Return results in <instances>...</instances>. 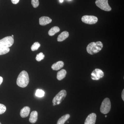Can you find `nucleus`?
I'll return each instance as SVG.
<instances>
[{
  "label": "nucleus",
  "mask_w": 124,
  "mask_h": 124,
  "mask_svg": "<svg viewBox=\"0 0 124 124\" xmlns=\"http://www.w3.org/2000/svg\"><path fill=\"white\" fill-rule=\"evenodd\" d=\"M104 72L101 69H96L91 74V78L93 80H99L104 76Z\"/></svg>",
  "instance_id": "8"
},
{
  "label": "nucleus",
  "mask_w": 124,
  "mask_h": 124,
  "mask_svg": "<svg viewBox=\"0 0 124 124\" xmlns=\"http://www.w3.org/2000/svg\"></svg>",
  "instance_id": "30"
},
{
  "label": "nucleus",
  "mask_w": 124,
  "mask_h": 124,
  "mask_svg": "<svg viewBox=\"0 0 124 124\" xmlns=\"http://www.w3.org/2000/svg\"><path fill=\"white\" fill-rule=\"evenodd\" d=\"M6 110V108L4 104L0 103V115L3 114Z\"/></svg>",
  "instance_id": "21"
},
{
  "label": "nucleus",
  "mask_w": 124,
  "mask_h": 124,
  "mask_svg": "<svg viewBox=\"0 0 124 124\" xmlns=\"http://www.w3.org/2000/svg\"><path fill=\"white\" fill-rule=\"evenodd\" d=\"M103 45L100 41L92 42L89 44L86 47V51L90 54L97 53L101 50Z\"/></svg>",
  "instance_id": "3"
},
{
  "label": "nucleus",
  "mask_w": 124,
  "mask_h": 124,
  "mask_svg": "<svg viewBox=\"0 0 124 124\" xmlns=\"http://www.w3.org/2000/svg\"><path fill=\"white\" fill-rule=\"evenodd\" d=\"M45 55L42 53H40L37 54L36 59L38 62H40L41 60L44 59L45 58Z\"/></svg>",
  "instance_id": "20"
},
{
  "label": "nucleus",
  "mask_w": 124,
  "mask_h": 124,
  "mask_svg": "<svg viewBox=\"0 0 124 124\" xmlns=\"http://www.w3.org/2000/svg\"><path fill=\"white\" fill-rule=\"evenodd\" d=\"M67 95V92L64 90H61L54 98L53 100V104L55 105L60 104L63 101Z\"/></svg>",
  "instance_id": "5"
},
{
  "label": "nucleus",
  "mask_w": 124,
  "mask_h": 124,
  "mask_svg": "<svg viewBox=\"0 0 124 124\" xmlns=\"http://www.w3.org/2000/svg\"><path fill=\"white\" fill-rule=\"evenodd\" d=\"M69 36V32L67 31H64L58 36L57 41L58 42H62L68 38Z\"/></svg>",
  "instance_id": "14"
},
{
  "label": "nucleus",
  "mask_w": 124,
  "mask_h": 124,
  "mask_svg": "<svg viewBox=\"0 0 124 124\" xmlns=\"http://www.w3.org/2000/svg\"><path fill=\"white\" fill-rule=\"evenodd\" d=\"M70 115L69 114H66L62 116L58 120L57 124H64L65 122L69 119Z\"/></svg>",
  "instance_id": "16"
},
{
  "label": "nucleus",
  "mask_w": 124,
  "mask_h": 124,
  "mask_svg": "<svg viewBox=\"0 0 124 124\" xmlns=\"http://www.w3.org/2000/svg\"><path fill=\"white\" fill-rule=\"evenodd\" d=\"M59 1H60V2L61 3H62L63 1V0H59Z\"/></svg>",
  "instance_id": "26"
},
{
  "label": "nucleus",
  "mask_w": 124,
  "mask_h": 124,
  "mask_svg": "<svg viewBox=\"0 0 124 124\" xmlns=\"http://www.w3.org/2000/svg\"><path fill=\"white\" fill-rule=\"evenodd\" d=\"M38 112L37 111H34L32 112L29 117V122L31 124L35 123L38 119Z\"/></svg>",
  "instance_id": "12"
},
{
  "label": "nucleus",
  "mask_w": 124,
  "mask_h": 124,
  "mask_svg": "<svg viewBox=\"0 0 124 124\" xmlns=\"http://www.w3.org/2000/svg\"><path fill=\"white\" fill-rule=\"evenodd\" d=\"M81 20L85 23L92 24L97 22L98 19L97 17L93 16L85 15L81 18Z\"/></svg>",
  "instance_id": "7"
},
{
  "label": "nucleus",
  "mask_w": 124,
  "mask_h": 124,
  "mask_svg": "<svg viewBox=\"0 0 124 124\" xmlns=\"http://www.w3.org/2000/svg\"><path fill=\"white\" fill-rule=\"evenodd\" d=\"M111 103L110 99L108 98L104 99L102 102L100 107V112L103 114H106L110 110Z\"/></svg>",
  "instance_id": "4"
},
{
  "label": "nucleus",
  "mask_w": 124,
  "mask_h": 124,
  "mask_svg": "<svg viewBox=\"0 0 124 124\" xmlns=\"http://www.w3.org/2000/svg\"><path fill=\"white\" fill-rule=\"evenodd\" d=\"M40 46V43L38 42H35L33 43L31 47V49L32 51H35L37 50Z\"/></svg>",
  "instance_id": "18"
},
{
  "label": "nucleus",
  "mask_w": 124,
  "mask_h": 124,
  "mask_svg": "<svg viewBox=\"0 0 124 124\" xmlns=\"http://www.w3.org/2000/svg\"><path fill=\"white\" fill-rule=\"evenodd\" d=\"M60 31V28L57 26L53 27L48 31V35L50 36H53Z\"/></svg>",
  "instance_id": "17"
},
{
  "label": "nucleus",
  "mask_w": 124,
  "mask_h": 124,
  "mask_svg": "<svg viewBox=\"0 0 124 124\" xmlns=\"http://www.w3.org/2000/svg\"><path fill=\"white\" fill-rule=\"evenodd\" d=\"M64 65V62L62 61H59L53 64L51 66V68L54 70H58L63 67Z\"/></svg>",
  "instance_id": "13"
},
{
  "label": "nucleus",
  "mask_w": 124,
  "mask_h": 124,
  "mask_svg": "<svg viewBox=\"0 0 124 124\" xmlns=\"http://www.w3.org/2000/svg\"><path fill=\"white\" fill-rule=\"evenodd\" d=\"M14 43V38L7 36L0 40V55L8 53L10 51L9 47Z\"/></svg>",
  "instance_id": "1"
},
{
  "label": "nucleus",
  "mask_w": 124,
  "mask_h": 124,
  "mask_svg": "<svg viewBox=\"0 0 124 124\" xmlns=\"http://www.w3.org/2000/svg\"><path fill=\"white\" fill-rule=\"evenodd\" d=\"M52 22V19L46 16H42L39 19V23L41 26H45L50 23Z\"/></svg>",
  "instance_id": "10"
},
{
  "label": "nucleus",
  "mask_w": 124,
  "mask_h": 124,
  "mask_svg": "<svg viewBox=\"0 0 124 124\" xmlns=\"http://www.w3.org/2000/svg\"><path fill=\"white\" fill-rule=\"evenodd\" d=\"M31 108L29 107H24L21 110L20 112V115L23 118L27 117L30 113Z\"/></svg>",
  "instance_id": "11"
},
{
  "label": "nucleus",
  "mask_w": 124,
  "mask_h": 124,
  "mask_svg": "<svg viewBox=\"0 0 124 124\" xmlns=\"http://www.w3.org/2000/svg\"><path fill=\"white\" fill-rule=\"evenodd\" d=\"M12 37H13V38H14V35H12Z\"/></svg>",
  "instance_id": "27"
},
{
  "label": "nucleus",
  "mask_w": 124,
  "mask_h": 124,
  "mask_svg": "<svg viewBox=\"0 0 124 124\" xmlns=\"http://www.w3.org/2000/svg\"><path fill=\"white\" fill-rule=\"evenodd\" d=\"M105 117H107V116H105Z\"/></svg>",
  "instance_id": "28"
},
{
  "label": "nucleus",
  "mask_w": 124,
  "mask_h": 124,
  "mask_svg": "<svg viewBox=\"0 0 124 124\" xmlns=\"http://www.w3.org/2000/svg\"><path fill=\"white\" fill-rule=\"evenodd\" d=\"M11 1L14 4H17L19 2V0H11Z\"/></svg>",
  "instance_id": "23"
},
{
  "label": "nucleus",
  "mask_w": 124,
  "mask_h": 124,
  "mask_svg": "<svg viewBox=\"0 0 124 124\" xmlns=\"http://www.w3.org/2000/svg\"><path fill=\"white\" fill-rule=\"evenodd\" d=\"M3 79L2 77L0 76V85L1 84L2 82H3Z\"/></svg>",
  "instance_id": "25"
},
{
  "label": "nucleus",
  "mask_w": 124,
  "mask_h": 124,
  "mask_svg": "<svg viewBox=\"0 0 124 124\" xmlns=\"http://www.w3.org/2000/svg\"><path fill=\"white\" fill-rule=\"evenodd\" d=\"M45 92L42 90L37 89L36 91L35 95L37 97H42L45 95Z\"/></svg>",
  "instance_id": "19"
},
{
  "label": "nucleus",
  "mask_w": 124,
  "mask_h": 124,
  "mask_svg": "<svg viewBox=\"0 0 124 124\" xmlns=\"http://www.w3.org/2000/svg\"><path fill=\"white\" fill-rule=\"evenodd\" d=\"M67 71L64 69H62L58 72L57 73V78L59 80H61L66 77Z\"/></svg>",
  "instance_id": "15"
},
{
  "label": "nucleus",
  "mask_w": 124,
  "mask_h": 124,
  "mask_svg": "<svg viewBox=\"0 0 124 124\" xmlns=\"http://www.w3.org/2000/svg\"><path fill=\"white\" fill-rule=\"evenodd\" d=\"M28 73L26 71H23L19 75L17 80V84L21 88L26 87L29 83Z\"/></svg>",
  "instance_id": "2"
},
{
  "label": "nucleus",
  "mask_w": 124,
  "mask_h": 124,
  "mask_svg": "<svg viewBox=\"0 0 124 124\" xmlns=\"http://www.w3.org/2000/svg\"><path fill=\"white\" fill-rule=\"evenodd\" d=\"M31 4L34 8H37L39 5V0H31Z\"/></svg>",
  "instance_id": "22"
},
{
  "label": "nucleus",
  "mask_w": 124,
  "mask_h": 124,
  "mask_svg": "<svg viewBox=\"0 0 124 124\" xmlns=\"http://www.w3.org/2000/svg\"><path fill=\"white\" fill-rule=\"evenodd\" d=\"M0 124H1V122H0Z\"/></svg>",
  "instance_id": "29"
},
{
  "label": "nucleus",
  "mask_w": 124,
  "mask_h": 124,
  "mask_svg": "<svg viewBox=\"0 0 124 124\" xmlns=\"http://www.w3.org/2000/svg\"><path fill=\"white\" fill-rule=\"evenodd\" d=\"M96 117L97 116L95 113H91L86 117L84 124H95Z\"/></svg>",
  "instance_id": "9"
},
{
  "label": "nucleus",
  "mask_w": 124,
  "mask_h": 124,
  "mask_svg": "<svg viewBox=\"0 0 124 124\" xmlns=\"http://www.w3.org/2000/svg\"><path fill=\"white\" fill-rule=\"evenodd\" d=\"M124 89H123L122 93V98L123 101H124Z\"/></svg>",
  "instance_id": "24"
},
{
  "label": "nucleus",
  "mask_w": 124,
  "mask_h": 124,
  "mask_svg": "<svg viewBox=\"0 0 124 124\" xmlns=\"http://www.w3.org/2000/svg\"><path fill=\"white\" fill-rule=\"evenodd\" d=\"M95 3L97 7L102 10L107 11L111 10V8L108 5V0H96Z\"/></svg>",
  "instance_id": "6"
}]
</instances>
